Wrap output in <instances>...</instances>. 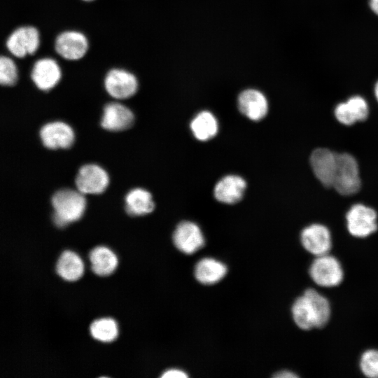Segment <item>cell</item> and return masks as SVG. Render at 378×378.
<instances>
[{
  "label": "cell",
  "mask_w": 378,
  "mask_h": 378,
  "mask_svg": "<svg viewBox=\"0 0 378 378\" xmlns=\"http://www.w3.org/2000/svg\"><path fill=\"white\" fill-rule=\"evenodd\" d=\"M295 323L304 330L321 328L329 321L330 304L326 298L314 288H307L292 306Z\"/></svg>",
  "instance_id": "1"
},
{
  "label": "cell",
  "mask_w": 378,
  "mask_h": 378,
  "mask_svg": "<svg viewBox=\"0 0 378 378\" xmlns=\"http://www.w3.org/2000/svg\"><path fill=\"white\" fill-rule=\"evenodd\" d=\"M83 195L78 190L70 188L60 189L52 195V220L57 227H65L80 218L86 204Z\"/></svg>",
  "instance_id": "2"
},
{
  "label": "cell",
  "mask_w": 378,
  "mask_h": 378,
  "mask_svg": "<svg viewBox=\"0 0 378 378\" xmlns=\"http://www.w3.org/2000/svg\"><path fill=\"white\" fill-rule=\"evenodd\" d=\"M361 185L358 164L349 153H338L337 167L332 187L342 195L356 193Z\"/></svg>",
  "instance_id": "3"
},
{
  "label": "cell",
  "mask_w": 378,
  "mask_h": 378,
  "mask_svg": "<svg viewBox=\"0 0 378 378\" xmlns=\"http://www.w3.org/2000/svg\"><path fill=\"white\" fill-rule=\"evenodd\" d=\"M309 273L313 281L322 287L338 286L344 276L340 262L328 253L316 256L310 265Z\"/></svg>",
  "instance_id": "4"
},
{
  "label": "cell",
  "mask_w": 378,
  "mask_h": 378,
  "mask_svg": "<svg viewBox=\"0 0 378 378\" xmlns=\"http://www.w3.org/2000/svg\"><path fill=\"white\" fill-rule=\"evenodd\" d=\"M40 46V34L34 26H21L13 30L6 41L8 52L14 57L23 58L34 55Z\"/></svg>",
  "instance_id": "5"
},
{
  "label": "cell",
  "mask_w": 378,
  "mask_h": 378,
  "mask_svg": "<svg viewBox=\"0 0 378 378\" xmlns=\"http://www.w3.org/2000/svg\"><path fill=\"white\" fill-rule=\"evenodd\" d=\"M104 85L107 93L116 99H125L133 96L139 83L132 73L123 69L113 68L105 76Z\"/></svg>",
  "instance_id": "6"
},
{
  "label": "cell",
  "mask_w": 378,
  "mask_h": 378,
  "mask_svg": "<svg viewBox=\"0 0 378 378\" xmlns=\"http://www.w3.org/2000/svg\"><path fill=\"white\" fill-rule=\"evenodd\" d=\"M376 211L361 204L353 205L348 211L346 218L349 233L356 237H366L378 228Z\"/></svg>",
  "instance_id": "7"
},
{
  "label": "cell",
  "mask_w": 378,
  "mask_h": 378,
  "mask_svg": "<svg viewBox=\"0 0 378 378\" xmlns=\"http://www.w3.org/2000/svg\"><path fill=\"white\" fill-rule=\"evenodd\" d=\"M89 48L85 35L78 31L67 30L57 35L55 41V50L62 58L75 61L83 58Z\"/></svg>",
  "instance_id": "8"
},
{
  "label": "cell",
  "mask_w": 378,
  "mask_h": 378,
  "mask_svg": "<svg viewBox=\"0 0 378 378\" xmlns=\"http://www.w3.org/2000/svg\"><path fill=\"white\" fill-rule=\"evenodd\" d=\"M106 172L95 164L83 165L75 178L76 189L83 194H100L108 184Z\"/></svg>",
  "instance_id": "9"
},
{
  "label": "cell",
  "mask_w": 378,
  "mask_h": 378,
  "mask_svg": "<svg viewBox=\"0 0 378 378\" xmlns=\"http://www.w3.org/2000/svg\"><path fill=\"white\" fill-rule=\"evenodd\" d=\"M337 155L330 149L319 148L310 155L312 169L317 179L326 187H332L337 167Z\"/></svg>",
  "instance_id": "10"
},
{
  "label": "cell",
  "mask_w": 378,
  "mask_h": 378,
  "mask_svg": "<svg viewBox=\"0 0 378 378\" xmlns=\"http://www.w3.org/2000/svg\"><path fill=\"white\" fill-rule=\"evenodd\" d=\"M173 241L183 253L192 254L204 245V237L200 227L192 221H182L174 230Z\"/></svg>",
  "instance_id": "11"
},
{
  "label": "cell",
  "mask_w": 378,
  "mask_h": 378,
  "mask_svg": "<svg viewBox=\"0 0 378 378\" xmlns=\"http://www.w3.org/2000/svg\"><path fill=\"white\" fill-rule=\"evenodd\" d=\"M43 145L49 149L69 148L74 141L72 128L62 121L50 122L39 132Z\"/></svg>",
  "instance_id": "12"
},
{
  "label": "cell",
  "mask_w": 378,
  "mask_h": 378,
  "mask_svg": "<svg viewBox=\"0 0 378 378\" xmlns=\"http://www.w3.org/2000/svg\"><path fill=\"white\" fill-rule=\"evenodd\" d=\"M30 76L38 89L48 91L59 82L62 71L56 60L50 57H43L34 62Z\"/></svg>",
  "instance_id": "13"
},
{
  "label": "cell",
  "mask_w": 378,
  "mask_h": 378,
  "mask_svg": "<svg viewBox=\"0 0 378 378\" xmlns=\"http://www.w3.org/2000/svg\"><path fill=\"white\" fill-rule=\"evenodd\" d=\"M300 240L304 249L315 256L328 253L332 246L329 230L318 223L304 227L300 234Z\"/></svg>",
  "instance_id": "14"
},
{
  "label": "cell",
  "mask_w": 378,
  "mask_h": 378,
  "mask_svg": "<svg viewBox=\"0 0 378 378\" xmlns=\"http://www.w3.org/2000/svg\"><path fill=\"white\" fill-rule=\"evenodd\" d=\"M239 111L248 119L259 121L268 112V102L265 94L255 89L242 91L237 99Z\"/></svg>",
  "instance_id": "15"
},
{
  "label": "cell",
  "mask_w": 378,
  "mask_h": 378,
  "mask_svg": "<svg viewBox=\"0 0 378 378\" xmlns=\"http://www.w3.org/2000/svg\"><path fill=\"white\" fill-rule=\"evenodd\" d=\"M134 121L132 111L118 102L105 105L101 120L102 127L109 131H122L131 127Z\"/></svg>",
  "instance_id": "16"
},
{
  "label": "cell",
  "mask_w": 378,
  "mask_h": 378,
  "mask_svg": "<svg viewBox=\"0 0 378 378\" xmlns=\"http://www.w3.org/2000/svg\"><path fill=\"white\" fill-rule=\"evenodd\" d=\"M246 188V182L241 176L227 175L216 184L214 195L221 203L232 204L242 199Z\"/></svg>",
  "instance_id": "17"
},
{
  "label": "cell",
  "mask_w": 378,
  "mask_h": 378,
  "mask_svg": "<svg viewBox=\"0 0 378 378\" xmlns=\"http://www.w3.org/2000/svg\"><path fill=\"white\" fill-rule=\"evenodd\" d=\"M369 114L367 102L360 96H354L346 102L340 103L335 109L337 120L345 125L365 120Z\"/></svg>",
  "instance_id": "18"
},
{
  "label": "cell",
  "mask_w": 378,
  "mask_h": 378,
  "mask_svg": "<svg viewBox=\"0 0 378 378\" xmlns=\"http://www.w3.org/2000/svg\"><path fill=\"white\" fill-rule=\"evenodd\" d=\"M227 272V267L223 262L212 258H205L196 264L195 276L201 284L210 285L220 281Z\"/></svg>",
  "instance_id": "19"
},
{
  "label": "cell",
  "mask_w": 378,
  "mask_h": 378,
  "mask_svg": "<svg viewBox=\"0 0 378 378\" xmlns=\"http://www.w3.org/2000/svg\"><path fill=\"white\" fill-rule=\"evenodd\" d=\"M125 211L130 216H139L151 213L155 208L150 192L136 188L131 190L125 196Z\"/></svg>",
  "instance_id": "20"
},
{
  "label": "cell",
  "mask_w": 378,
  "mask_h": 378,
  "mask_svg": "<svg viewBox=\"0 0 378 378\" xmlns=\"http://www.w3.org/2000/svg\"><path fill=\"white\" fill-rule=\"evenodd\" d=\"M89 258L92 272L98 276L112 274L118 265V258L112 250L106 246H99L90 253Z\"/></svg>",
  "instance_id": "21"
},
{
  "label": "cell",
  "mask_w": 378,
  "mask_h": 378,
  "mask_svg": "<svg viewBox=\"0 0 378 378\" xmlns=\"http://www.w3.org/2000/svg\"><path fill=\"white\" fill-rule=\"evenodd\" d=\"M56 272L63 279L74 281L83 274L84 265L80 257L74 251L66 250L59 255L56 263Z\"/></svg>",
  "instance_id": "22"
},
{
  "label": "cell",
  "mask_w": 378,
  "mask_h": 378,
  "mask_svg": "<svg viewBox=\"0 0 378 378\" xmlns=\"http://www.w3.org/2000/svg\"><path fill=\"white\" fill-rule=\"evenodd\" d=\"M190 127L195 139L201 141H206L217 134L218 122L212 113L209 111H202L192 118Z\"/></svg>",
  "instance_id": "23"
},
{
  "label": "cell",
  "mask_w": 378,
  "mask_h": 378,
  "mask_svg": "<svg viewBox=\"0 0 378 378\" xmlns=\"http://www.w3.org/2000/svg\"><path fill=\"white\" fill-rule=\"evenodd\" d=\"M90 331L93 338L103 342H112L118 334V325L111 318H102L94 321L90 326Z\"/></svg>",
  "instance_id": "24"
},
{
  "label": "cell",
  "mask_w": 378,
  "mask_h": 378,
  "mask_svg": "<svg viewBox=\"0 0 378 378\" xmlns=\"http://www.w3.org/2000/svg\"><path fill=\"white\" fill-rule=\"evenodd\" d=\"M18 72L16 64L10 57L0 58V83L4 86H13L18 80Z\"/></svg>",
  "instance_id": "25"
},
{
  "label": "cell",
  "mask_w": 378,
  "mask_h": 378,
  "mask_svg": "<svg viewBox=\"0 0 378 378\" xmlns=\"http://www.w3.org/2000/svg\"><path fill=\"white\" fill-rule=\"evenodd\" d=\"M360 368L365 376L378 378V350L365 351L360 359Z\"/></svg>",
  "instance_id": "26"
},
{
  "label": "cell",
  "mask_w": 378,
  "mask_h": 378,
  "mask_svg": "<svg viewBox=\"0 0 378 378\" xmlns=\"http://www.w3.org/2000/svg\"><path fill=\"white\" fill-rule=\"evenodd\" d=\"M188 377L184 371L176 368L169 369L161 375V377L163 378H186Z\"/></svg>",
  "instance_id": "27"
},
{
  "label": "cell",
  "mask_w": 378,
  "mask_h": 378,
  "mask_svg": "<svg viewBox=\"0 0 378 378\" xmlns=\"http://www.w3.org/2000/svg\"><path fill=\"white\" fill-rule=\"evenodd\" d=\"M276 378H296L298 374L289 370H281L274 374Z\"/></svg>",
  "instance_id": "28"
},
{
  "label": "cell",
  "mask_w": 378,
  "mask_h": 378,
  "mask_svg": "<svg viewBox=\"0 0 378 378\" xmlns=\"http://www.w3.org/2000/svg\"><path fill=\"white\" fill-rule=\"evenodd\" d=\"M370 6L373 12L378 15V0H370Z\"/></svg>",
  "instance_id": "29"
},
{
  "label": "cell",
  "mask_w": 378,
  "mask_h": 378,
  "mask_svg": "<svg viewBox=\"0 0 378 378\" xmlns=\"http://www.w3.org/2000/svg\"><path fill=\"white\" fill-rule=\"evenodd\" d=\"M374 94H375V97H376L377 100L378 101V81H377V83L375 84V87H374Z\"/></svg>",
  "instance_id": "30"
},
{
  "label": "cell",
  "mask_w": 378,
  "mask_h": 378,
  "mask_svg": "<svg viewBox=\"0 0 378 378\" xmlns=\"http://www.w3.org/2000/svg\"><path fill=\"white\" fill-rule=\"evenodd\" d=\"M82 1H94V0H82Z\"/></svg>",
  "instance_id": "31"
}]
</instances>
